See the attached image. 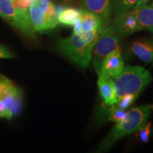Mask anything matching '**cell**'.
Here are the masks:
<instances>
[{
  "label": "cell",
  "instance_id": "1",
  "mask_svg": "<svg viewBox=\"0 0 153 153\" xmlns=\"http://www.w3.org/2000/svg\"><path fill=\"white\" fill-rule=\"evenodd\" d=\"M99 30L80 34L72 33L70 37L61 39L57 43L59 53L82 68L89 67L91 55L99 36Z\"/></svg>",
  "mask_w": 153,
  "mask_h": 153
},
{
  "label": "cell",
  "instance_id": "2",
  "mask_svg": "<svg viewBox=\"0 0 153 153\" xmlns=\"http://www.w3.org/2000/svg\"><path fill=\"white\" fill-rule=\"evenodd\" d=\"M152 105L135 106L126 112V117L117 123L97 148V152H103L114 145L122 137L139 131L147 123Z\"/></svg>",
  "mask_w": 153,
  "mask_h": 153
},
{
  "label": "cell",
  "instance_id": "3",
  "mask_svg": "<svg viewBox=\"0 0 153 153\" xmlns=\"http://www.w3.org/2000/svg\"><path fill=\"white\" fill-rule=\"evenodd\" d=\"M114 80L116 103L128 94H139L150 85L152 77L150 72L140 66H128Z\"/></svg>",
  "mask_w": 153,
  "mask_h": 153
},
{
  "label": "cell",
  "instance_id": "4",
  "mask_svg": "<svg viewBox=\"0 0 153 153\" xmlns=\"http://www.w3.org/2000/svg\"><path fill=\"white\" fill-rule=\"evenodd\" d=\"M120 37L121 36L116 32L111 24L101 26L91 60L97 74L100 71L101 64L106 55L114 50L120 49Z\"/></svg>",
  "mask_w": 153,
  "mask_h": 153
},
{
  "label": "cell",
  "instance_id": "5",
  "mask_svg": "<svg viewBox=\"0 0 153 153\" xmlns=\"http://www.w3.org/2000/svg\"><path fill=\"white\" fill-rule=\"evenodd\" d=\"M0 16L24 35L30 38L35 36L28 9L16 8L12 0H0Z\"/></svg>",
  "mask_w": 153,
  "mask_h": 153
},
{
  "label": "cell",
  "instance_id": "6",
  "mask_svg": "<svg viewBox=\"0 0 153 153\" xmlns=\"http://www.w3.org/2000/svg\"><path fill=\"white\" fill-rule=\"evenodd\" d=\"M0 100L10 108L13 115L20 111L22 106V93L10 79L0 74Z\"/></svg>",
  "mask_w": 153,
  "mask_h": 153
},
{
  "label": "cell",
  "instance_id": "7",
  "mask_svg": "<svg viewBox=\"0 0 153 153\" xmlns=\"http://www.w3.org/2000/svg\"><path fill=\"white\" fill-rule=\"evenodd\" d=\"M111 24L121 36H129L142 30L132 9L115 17Z\"/></svg>",
  "mask_w": 153,
  "mask_h": 153
},
{
  "label": "cell",
  "instance_id": "8",
  "mask_svg": "<svg viewBox=\"0 0 153 153\" xmlns=\"http://www.w3.org/2000/svg\"><path fill=\"white\" fill-rule=\"evenodd\" d=\"M84 9L91 11L99 17L101 26H108L111 23V0H81Z\"/></svg>",
  "mask_w": 153,
  "mask_h": 153
},
{
  "label": "cell",
  "instance_id": "9",
  "mask_svg": "<svg viewBox=\"0 0 153 153\" xmlns=\"http://www.w3.org/2000/svg\"><path fill=\"white\" fill-rule=\"evenodd\" d=\"M124 62L120 49L114 50L104 58L98 74H106L115 79L124 69Z\"/></svg>",
  "mask_w": 153,
  "mask_h": 153
},
{
  "label": "cell",
  "instance_id": "10",
  "mask_svg": "<svg viewBox=\"0 0 153 153\" xmlns=\"http://www.w3.org/2000/svg\"><path fill=\"white\" fill-rule=\"evenodd\" d=\"M28 13L34 31H45L52 29L57 26V24L53 23L44 13L36 1H34L30 5Z\"/></svg>",
  "mask_w": 153,
  "mask_h": 153
},
{
  "label": "cell",
  "instance_id": "11",
  "mask_svg": "<svg viewBox=\"0 0 153 153\" xmlns=\"http://www.w3.org/2000/svg\"><path fill=\"white\" fill-rule=\"evenodd\" d=\"M129 51L146 63H153V38H142L132 42Z\"/></svg>",
  "mask_w": 153,
  "mask_h": 153
},
{
  "label": "cell",
  "instance_id": "12",
  "mask_svg": "<svg viewBox=\"0 0 153 153\" xmlns=\"http://www.w3.org/2000/svg\"><path fill=\"white\" fill-rule=\"evenodd\" d=\"M99 91L106 106H113L116 104V90L114 79L103 74H98Z\"/></svg>",
  "mask_w": 153,
  "mask_h": 153
},
{
  "label": "cell",
  "instance_id": "13",
  "mask_svg": "<svg viewBox=\"0 0 153 153\" xmlns=\"http://www.w3.org/2000/svg\"><path fill=\"white\" fill-rule=\"evenodd\" d=\"M133 11L139 23L141 30H147L153 33V8L142 4L135 7Z\"/></svg>",
  "mask_w": 153,
  "mask_h": 153
},
{
  "label": "cell",
  "instance_id": "14",
  "mask_svg": "<svg viewBox=\"0 0 153 153\" xmlns=\"http://www.w3.org/2000/svg\"><path fill=\"white\" fill-rule=\"evenodd\" d=\"M80 19L82 23V33L97 31L100 29L101 26V19L91 11L82 9Z\"/></svg>",
  "mask_w": 153,
  "mask_h": 153
},
{
  "label": "cell",
  "instance_id": "15",
  "mask_svg": "<svg viewBox=\"0 0 153 153\" xmlns=\"http://www.w3.org/2000/svg\"><path fill=\"white\" fill-rule=\"evenodd\" d=\"M81 15V9L73 7H67L61 9L57 15V21L60 24L68 26H72L74 22Z\"/></svg>",
  "mask_w": 153,
  "mask_h": 153
},
{
  "label": "cell",
  "instance_id": "16",
  "mask_svg": "<svg viewBox=\"0 0 153 153\" xmlns=\"http://www.w3.org/2000/svg\"><path fill=\"white\" fill-rule=\"evenodd\" d=\"M138 0H111L112 15L114 17L131 10Z\"/></svg>",
  "mask_w": 153,
  "mask_h": 153
},
{
  "label": "cell",
  "instance_id": "17",
  "mask_svg": "<svg viewBox=\"0 0 153 153\" xmlns=\"http://www.w3.org/2000/svg\"><path fill=\"white\" fill-rule=\"evenodd\" d=\"M137 97V96L134 94L126 95L123 97H122L117 103H116V104L111 106H114L115 108H120V109L122 110H126L133 104V102L136 99Z\"/></svg>",
  "mask_w": 153,
  "mask_h": 153
},
{
  "label": "cell",
  "instance_id": "18",
  "mask_svg": "<svg viewBox=\"0 0 153 153\" xmlns=\"http://www.w3.org/2000/svg\"><path fill=\"white\" fill-rule=\"evenodd\" d=\"M126 115V112L124 110L112 106L110 109L109 115H108V120L116 123H119L125 118Z\"/></svg>",
  "mask_w": 153,
  "mask_h": 153
},
{
  "label": "cell",
  "instance_id": "19",
  "mask_svg": "<svg viewBox=\"0 0 153 153\" xmlns=\"http://www.w3.org/2000/svg\"><path fill=\"white\" fill-rule=\"evenodd\" d=\"M151 123H146L139 130V137L143 143H148L150 135Z\"/></svg>",
  "mask_w": 153,
  "mask_h": 153
},
{
  "label": "cell",
  "instance_id": "20",
  "mask_svg": "<svg viewBox=\"0 0 153 153\" xmlns=\"http://www.w3.org/2000/svg\"><path fill=\"white\" fill-rule=\"evenodd\" d=\"M13 116V113L10 108L2 101L0 100V117L11 119Z\"/></svg>",
  "mask_w": 153,
  "mask_h": 153
},
{
  "label": "cell",
  "instance_id": "21",
  "mask_svg": "<svg viewBox=\"0 0 153 153\" xmlns=\"http://www.w3.org/2000/svg\"><path fill=\"white\" fill-rule=\"evenodd\" d=\"M72 26L74 27V30H73L74 33L80 34L82 33V23H81V19H80V17H79V18H77L76 19L75 22H74V24Z\"/></svg>",
  "mask_w": 153,
  "mask_h": 153
},
{
  "label": "cell",
  "instance_id": "22",
  "mask_svg": "<svg viewBox=\"0 0 153 153\" xmlns=\"http://www.w3.org/2000/svg\"><path fill=\"white\" fill-rule=\"evenodd\" d=\"M150 1V0H138V1H137L135 7H137V6L142 5V4H146Z\"/></svg>",
  "mask_w": 153,
  "mask_h": 153
},
{
  "label": "cell",
  "instance_id": "23",
  "mask_svg": "<svg viewBox=\"0 0 153 153\" xmlns=\"http://www.w3.org/2000/svg\"><path fill=\"white\" fill-rule=\"evenodd\" d=\"M5 47H4V46H2V45H0V50H1V49H3V48H4Z\"/></svg>",
  "mask_w": 153,
  "mask_h": 153
},
{
  "label": "cell",
  "instance_id": "24",
  "mask_svg": "<svg viewBox=\"0 0 153 153\" xmlns=\"http://www.w3.org/2000/svg\"><path fill=\"white\" fill-rule=\"evenodd\" d=\"M41 1H51V0H41Z\"/></svg>",
  "mask_w": 153,
  "mask_h": 153
},
{
  "label": "cell",
  "instance_id": "25",
  "mask_svg": "<svg viewBox=\"0 0 153 153\" xmlns=\"http://www.w3.org/2000/svg\"><path fill=\"white\" fill-rule=\"evenodd\" d=\"M151 7H152V8H153V1H152V5H151Z\"/></svg>",
  "mask_w": 153,
  "mask_h": 153
},
{
  "label": "cell",
  "instance_id": "26",
  "mask_svg": "<svg viewBox=\"0 0 153 153\" xmlns=\"http://www.w3.org/2000/svg\"><path fill=\"white\" fill-rule=\"evenodd\" d=\"M152 108H153V106H152Z\"/></svg>",
  "mask_w": 153,
  "mask_h": 153
}]
</instances>
